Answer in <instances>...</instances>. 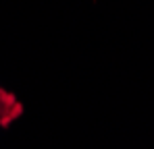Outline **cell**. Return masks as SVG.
<instances>
[{"label":"cell","mask_w":154,"mask_h":149,"mask_svg":"<svg viewBox=\"0 0 154 149\" xmlns=\"http://www.w3.org/2000/svg\"><path fill=\"white\" fill-rule=\"evenodd\" d=\"M23 114V104L17 99L15 93L4 89L0 85V128H8L15 120H19Z\"/></svg>","instance_id":"obj_1"}]
</instances>
